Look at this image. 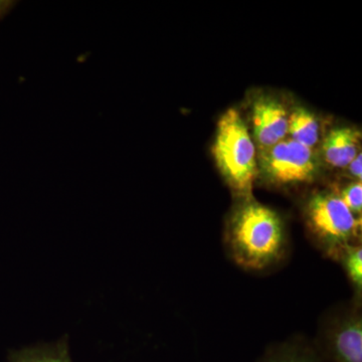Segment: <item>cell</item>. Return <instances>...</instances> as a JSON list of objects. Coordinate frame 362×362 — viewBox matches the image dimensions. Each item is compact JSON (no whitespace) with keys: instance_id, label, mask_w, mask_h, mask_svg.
I'll return each mask as SVG.
<instances>
[{"instance_id":"5b68a950","label":"cell","mask_w":362,"mask_h":362,"mask_svg":"<svg viewBox=\"0 0 362 362\" xmlns=\"http://www.w3.org/2000/svg\"><path fill=\"white\" fill-rule=\"evenodd\" d=\"M259 170L269 182L278 187L312 182L319 173L313 150L292 139H284L261 150Z\"/></svg>"},{"instance_id":"6da1fadb","label":"cell","mask_w":362,"mask_h":362,"mask_svg":"<svg viewBox=\"0 0 362 362\" xmlns=\"http://www.w3.org/2000/svg\"><path fill=\"white\" fill-rule=\"evenodd\" d=\"M228 247L235 263L263 270L277 263L286 251L284 221L271 207L247 201L235 209L228 223Z\"/></svg>"},{"instance_id":"8fae6325","label":"cell","mask_w":362,"mask_h":362,"mask_svg":"<svg viewBox=\"0 0 362 362\" xmlns=\"http://www.w3.org/2000/svg\"><path fill=\"white\" fill-rule=\"evenodd\" d=\"M343 267L352 285L356 288L361 295L362 289V247L361 245H351L347 247L340 255Z\"/></svg>"},{"instance_id":"ba28073f","label":"cell","mask_w":362,"mask_h":362,"mask_svg":"<svg viewBox=\"0 0 362 362\" xmlns=\"http://www.w3.org/2000/svg\"><path fill=\"white\" fill-rule=\"evenodd\" d=\"M7 362H73L70 356L69 335L57 341L40 342L21 349L11 350Z\"/></svg>"},{"instance_id":"5bb4252c","label":"cell","mask_w":362,"mask_h":362,"mask_svg":"<svg viewBox=\"0 0 362 362\" xmlns=\"http://www.w3.org/2000/svg\"><path fill=\"white\" fill-rule=\"evenodd\" d=\"M16 1H9V0H0V21L6 16L11 9L16 6Z\"/></svg>"},{"instance_id":"30bf717a","label":"cell","mask_w":362,"mask_h":362,"mask_svg":"<svg viewBox=\"0 0 362 362\" xmlns=\"http://www.w3.org/2000/svg\"><path fill=\"white\" fill-rule=\"evenodd\" d=\"M288 134L290 139L308 148H313L319 140V123L315 116L304 108H296L289 115Z\"/></svg>"},{"instance_id":"3957f363","label":"cell","mask_w":362,"mask_h":362,"mask_svg":"<svg viewBox=\"0 0 362 362\" xmlns=\"http://www.w3.org/2000/svg\"><path fill=\"white\" fill-rule=\"evenodd\" d=\"M305 216L319 247L333 258H339L361 230V218L332 192L312 195L305 207Z\"/></svg>"},{"instance_id":"4fadbf2b","label":"cell","mask_w":362,"mask_h":362,"mask_svg":"<svg viewBox=\"0 0 362 362\" xmlns=\"http://www.w3.org/2000/svg\"><path fill=\"white\" fill-rule=\"evenodd\" d=\"M350 175L354 176V178H356L357 181H361L362 176V158L361 153H359L358 156L356 157L351 162L349 166Z\"/></svg>"},{"instance_id":"52a82bcc","label":"cell","mask_w":362,"mask_h":362,"mask_svg":"<svg viewBox=\"0 0 362 362\" xmlns=\"http://www.w3.org/2000/svg\"><path fill=\"white\" fill-rule=\"evenodd\" d=\"M359 132L349 127L335 128L324 140V160L335 168H345L358 156Z\"/></svg>"},{"instance_id":"7c38bea8","label":"cell","mask_w":362,"mask_h":362,"mask_svg":"<svg viewBox=\"0 0 362 362\" xmlns=\"http://www.w3.org/2000/svg\"><path fill=\"white\" fill-rule=\"evenodd\" d=\"M340 199L344 202L356 216H361L362 209V183L361 181H356L351 185H347L342 190Z\"/></svg>"},{"instance_id":"9c48e42d","label":"cell","mask_w":362,"mask_h":362,"mask_svg":"<svg viewBox=\"0 0 362 362\" xmlns=\"http://www.w3.org/2000/svg\"><path fill=\"white\" fill-rule=\"evenodd\" d=\"M258 362H325L313 344L293 338L287 341L272 345Z\"/></svg>"},{"instance_id":"8992f818","label":"cell","mask_w":362,"mask_h":362,"mask_svg":"<svg viewBox=\"0 0 362 362\" xmlns=\"http://www.w3.org/2000/svg\"><path fill=\"white\" fill-rule=\"evenodd\" d=\"M289 115L285 107L271 98H259L252 106L254 134L259 150L270 148L288 135Z\"/></svg>"},{"instance_id":"277c9868","label":"cell","mask_w":362,"mask_h":362,"mask_svg":"<svg viewBox=\"0 0 362 362\" xmlns=\"http://www.w3.org/2000/svg\"><path fill=\"white\" fill-rule=\"evenodd\" d=\"M314 347L325 362H362V316L358 304L325 314Z\"/></svg>"},{"instance_id":"7a4b0ae2","label":"cell","mask_w":362,"mask_h":362,"mask_svg":"<svg viewBox=\"0 0 362 362\" xmlns=\"http://www.w3.org/2000/svg\"><path fill=\"white\" fill-rule=\"evenodd\" d=\"M213 153L221 175L238 194H251L258 173L256 147L240 112L228 109L218 120Z\"/></svg>"}]
</instances>
